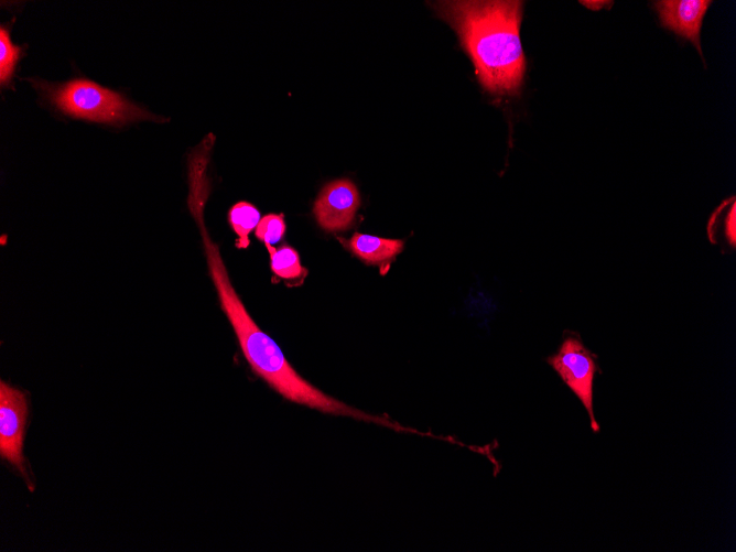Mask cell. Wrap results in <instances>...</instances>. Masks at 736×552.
Wrapping results in <instances>:
<instances>
[{"mask_svg": "<svg viewBox=\"0 0 736 552\" xmlns=\"http://www.w3.org/2000/svg\"><path fill=\"white\" fill-rule=\"evenodd\" d=\"M199 228L214 286L220 307L237 336L240 349L253 372L286 400L322 413L376 423L394 431L407 432L389 418L367 413L339 401L302 378L284 357L280 346L266 334L246 310L235 291L217 245L208 236L203 221V202L190 204Z\"/></svg>", "mask_w": 736, "mask_h": 552, "instance_id": "1", "label": "cell"}, {"mask_svg": "<svg viewBox=\"0 0 736 552\" xmlns=\"http://www.w3.org/2000/svg\"><path fill=\"white\" fill-rule=\"evenodd\" d=\"M435 10L457 32L480 84L494 94L519 90L526 72L521 1H440Z\"/></svg>", "mask_w": 736, "mask_h": 552, "instance_id": "2", "label": "cell"}, {"mask_svg": "<svg viewBox=\"0 0 736 552\" xmlns=\"http://www.w3.org/2000/svg\"><path fill=\"white\" fill-rule=\"evenodd\" d=\"M46 93L58 109L76 118L122 123L151 117L120 94L88 79H73L58 86H48Z\"/></svg>", "mask_w": 736, "mask_h": 552, "instance_id": "3", "label": "cell"}, {"mask_svg": "<svg viewBox=\"0 0 736 552\" xmlns=\"http://www.w3.org/2000/svg\"><path fill=\"white\" fill-rule=\"evenodd\" d=\"M596 358V355L584 346L581 337L570 334L559 350L546 359L586 409L594 433L599 432V424L593 410V383L598 370Z\"/></svg>", "mask_w": 736, "mask_h": 552, "instance_id": "4", "label": "cell"}, {"mask_svg": "<svg viewBox=\"0 0 736 552\" xmlns=\"http://www.w3.org/2000/svg\"><path fill=\"white\" fill-rule=\"evenodd\" d=\"M29 413L23 391L1 380L0 382V457L7 461L24 478L30 490L34 489L23 455L25 425Z\"/></svg>", "mask_w": 736, "mask_h": 552, "instance_id": "5", "label": "cell"}, {"mask_svg": "<svg viewBox=\"0 0 736 552\" xmlns=\"http://www.w3.org/2000/svg\"><path fill=\"white\" fill-rule=\"evenodd\" d=\"M360 205L356 185L340 178L327 183L318 194L313 213L318 225L327 231L349 228Z\"/></svg>", "mask_w": 736, "mask_h": 552, "instance_id": "6", "label": "cell"}, {"mask_svg": "<svg viewBox=\"0 0 736 552\" xmlns=\"http://www.w3.org/2000/svg\"><path fill=\"white\" fill-rule=\"evenodd\" d=\"M711 1L669 0L656 2L662 24L690 40L701 52L700 30Z\"/></svg>", "mask_w": 736, "mask_h": 552, "instance_id": "7", "label": "cell"}, {"mask_svg": "<svg viewBox=\"0 0 736 552\" xmlns=\"http://www.w3.org/2000/svg\"><path fill=\"white\" fill-rule=\"evenodd\" d=\"M348 248L368 264H385L400 253L404 247L403 240L380 238L360 232L347 241Z\"/></svg>", "mask_w": 736, "mask_h": 552, "instance_id": "8", "label": "cell"}, {"mask_svg": "<svg viewBox=\"0 0 736 552\" xmlns=\"http://www.w3.org/2000/svg\"><path fill=\"white\" fill-rule=\"evenodd\" d=\"M228 220L238 236L235 242L236 247L246 249L250 243L249 234L260 221L259 210L248 202H239L229 209Z\"/></svg>", "mask_w": 736, "mask_h": 552, "instance_id": "9", "label": "cell"}, {"mask_svg": "<svg viewBox=\"0 0 736 552\" xmlns=\"http://www.w3.org/2000/svg\"><path fill=\"white\" fill-rule=\"evenodd\" d=\"M270 255V266L273 273L282 279H297L306 274L301 266L299 253L290 246L283 245L279 249L267 245Z\"/></svg>", "mask_w": 736, "mask_h": 552, "instance_id": "10", "label": "cell"}, {"mask_svg": "<svg viewBox=\"0 0 736 552\" xmlns=\"http://www.w3.org/2000/svg\"><path fill=\"white\" fill-rule=\"evenodd\" d=\"M21 54V47L14 45L9 36L8 30L0 29V82L8 85L13 76L17 62Z\"/></svg>", "mask_w": 736, "mask_h": 552, "instance_id": "11", "label": "cell"}, {"mask_svg": "<svg viewBox=\"0 0 736 552\" xmlns=\"http://www.w3.org/2000/svg\"><path fill=\"white\" fill-rule=\"evenodd\" d=\"M285 231L283 214H268L263 216L256 227V237L272 246L281 240Z\"/></svg>", "mask_w": 736, "mask_h": 552, "instance_id": "12", "label": "cell"}, {"mask_svg": "<svg viewBox=\"0 0 736 552\" xmlns=\"http://www.w3.org/2000/svg\"><path fill=\"white\" fill-rule=\"evenodd\" d=\"M736 205L735 201L733 199L730 209L727 213L726 219H725V235L728 240V242L732 246H735L736 241Z\"/></svg>", "mask_w": 736, "mask_h": 552, "instance_id": "13", "label": "cell"}]
</instances>
